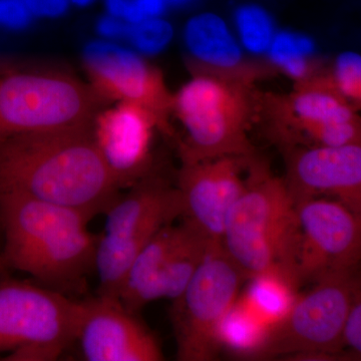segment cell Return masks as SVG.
<instances>
[{
  "mask_svg": "<svg viewBox=\"0 0 361 361\" xmlns=\"http://www.w3.org/2000/svg\"><path fill=\"white\" fill-rule=\"evenodd\" d=\"M128 194L118 196L106 210L99 235L94 269L99 277L97 295L118 298L126 275L137 254L164 226L182 217L177 188L159 180H140Z\"/></svg>",
  "mask_w": 361,
  "mask_h": 361,
  "instance_id": "52a82bcc",
  "label": "cell"
},
{
  "mask_svg": "<svg viewBox=\"0 0 361 361\" xmlns=\"http://www.w3.org/2000/svg\"><path fill=\"white\" fill-rule=\"evenodd\" d=\"M251 157L226 156L183 163L177 189L182 218L222 243L226 221L246 188L242 178Z\"/></svg>",
  "mask_w": 361,
  "mask_h": 361,
  "instance_id": "7c38bea8",
  "label": "cell"
},
{
  "mask_svg": "<svg viewBox=\"0 0 361 361\" xmlns=\"http://www.w3.org/2000/svg\"><path fill=\"white\" fill-rule=\"evenodd\" d=\"M254 87L193 73L174 94L173 114L185 130L183 163L219 157H252L249 130L258 115Z\"/></svg>",
  "mask_w": 361,
  "mask_h": 361,
  "instance_id": "277c9868",
  "label": "cell"
},
{
  "mask_svg": "<svg viewBox=\"0 0 361 361\" xmlns=\"http://www.w3.org/2000/svg\"><path fill=\"white\" fill-rule=\"evenodd\" d=\"M155 129L160 130L155 116L132 104L120 103L94 118L97 147L123 188L144 179Z\"/></svg>",
  "mask_w": 361,
  "mask_h": 361,
  "instance_id": "2e32d148",
  "label": "cell"
},
{
  "mask_svg": "<svg viewBox=\"0 0 361 361\" xmlns=\"http://www.w3.org/2000/svg\"><path fill=\"white\" fill-rule=\"evenodd\" d=\"M166 0H128L123 20L129 23L159 18L165 9Z\"/></svg>",
  "mask_w": 361,
  "mask_h": 361,
  "instance_id": "d4e9b609",
  "label": "cell"
},
{
  "mask_svg": "<svg viewBox=\"0 0 361 361\" xmlns=\"http://www.w3.org/2000/svg\"><path fill=\"white\" fill-rule=\"evenodd\" d=\"M0 231H1V225H0Z\"/></svg>",
  "mask_w": 361,
  "mask_h": 361,
  "instance_id": "1f68e13d",
  "label": "cell"
},
{
  "mask_svg": "<svg viewBox=\"0 0 361 361\" xmlns=\"http://www.w3.org/2000/svg\"><path fill=\"white\" fill-rule=\"evenodd\" d=\"M122 185L92 126L20 135L0 146V190L89 216L106 213Z\"/></svg>",
  "mask_w": 361,
  "mask_h": 361,
  "instance_id": "6da1fadb",
  "label": "cell"
},
{
  "mask_svg": "<svg viewBox=\"0 0 361 361\" xmlns=\"http://www.w3.org/2000/svg\"><path fill=\"white\" fill-rule=\"evenodd\" d=\"M356 269L329 273L315 281L307 293L298 295L288 316L271 329L257 358L330 360L343 356Z\"/></svg>",
  "mask_w": 361,
  "mask_h": 361,
  "instance_id": "ba28073f",
  "label": "cell"
},
{
  "mask_svg": "<svg viewBox=\"0 0 361 361\" xmlns=\"http://www.w3.org/2000/svg\"><path fill=\"white\" fill-rule=\"evenodd\" d=\"M173 35L172 25L168 21L156 18L133 25L130 23L126 39H129L137 51L155 54L168 47Z\"/></svg>",
  "mask_w": 361,
  "mask_h": 361,
  "instance_id": "7402d4cb",
  "label": "cell"
},
{
  "mask_svg": "<svg viewBox=\"0 0 361 361\" xmlns=\"http://www.w3.org/2000/svg\"><path fill=\"white\" fill-rule=\"evenodd\" d=\"M299 237L296 280L315 282L336 271L361 265V219L334 199L317 197L296 204Z\"/></svg>",
  "mask_w": 361,
  "mask_h": 361,
  "instance_id": "30bf717a",
  "label": "cell"
},
{
  "mask_svg": "<svg viewBox=\"0 0 361 361\" xmlns=\"http://www.w3.org/2000/svg\"><path fill=\"white\" fill-rule=\"evenodd\" d=\"M23 0H0V23L13 28L25 27L30 20Z\"/></svg>",
  "mask_w": 361,
  "mask_h": 361,
  "instance_id": "484cf974",
  "label": "cell"
},
{
  "mask_svg": "<svg viewBox=\"0 0 361 361\" xmlns=\"http://www.w3.org/2000/svg\"><path fill=\"white\" fill-rule=\"evenodd\" d=\"M87 361H161L156 336L118 299L97 295L84 301L77 339Z\"/></svg>",
  "mask_w": 361,
  "mask_h": 361,
  "instance_id": "4fadbf2b",
  "label": "cell"
},
{
  "mask_svg": "<svg viewBox=\"0 0 361 361\" xmlns=\"http://www.w3.org/2000/svg\"><path fill=\"white\" fill-rule=\"evenodd\" d=\"M245 279L222 243L213 242L185 290L172 300L178 360L209 361L217 356L218 327Z\"/></svg>",
  "mask_w": 361,
  "mask_h": 361,
  "instance_id": "9c48e42d",
  "label": "cell"
},
{
  "mask_svg": "<svg viewBox=\"0 0 361 361\" xmlns=\"http://www.w3.org/2000/svg\"><path fill=\"white\" fill-rule=\"evenodd\" d=\"M170 2H173V4H183V2L187 1V0H169Z\"/></svg>",
  "mask_w": 361,
  "mask_h": 361,
  "instance_id": "4dcf8cb0",
  "label": "cell"
},
{
  "mask_svg": "<svg viewBox=\"0 0 361 361\" xmlns=\"http://www.w3.org/2000/svg\"><path fill=\"white\" fill-rule=\"evenodd\" d=\"M30 11L37 16H59L66 11L68 0H23Z\"/></svg>",
  "mask_w": 361,
  "mask_h": 361,
  "instance_id": "4316f807",
  "label": "cell"
},
{
  "mask_svg": "<svg viewBox=\"0 0 361 361\" xmlns=\"http://www.w3.org/2000/svg\"><path fill=\"white\" fill-rule=\"evenodd\" d=\"M295 283L281 273L268 271L249 278V284L240 297L271 329L288 316L298 294Z\"/></svg>",
  "mask_w": 361,
  "mask_h": 361,
  "instance_id": "ac0fdd59",
  "label": "cell"
},
{
  "mask_svg": "<svg viewBox=\"0 0 361 361\" xmlns=\"http://www.w3.org/2000/svg\"><path fill=\"white\" fill-rule=\"evenodd\" d=\"M285 182L296 204L325 197L348 207L361 219V142L294 149Z\"/></svg>",
  "mask_w": 361,
  "mask_h": 361,
  "instance_id": "5bb4252c",
  "label": "cell"
},
{
  "mask_svg": "<svg viewBox=\"0 0 361 361\" xmlns=\"http://www.w3.org/2000/svg\"><path fill=\"white\" fill-rule=\"evenodd\" d=\"M246 188L226 221L222 245L247 279L274 271L296 280L297 206L285 180L251 164Z\"/></svg>",
  "mask_w": 361,
  "mask_h": 361,
  "instance_id": "3957f363",
  "label": "cell"
},
{
  "mask_svg": "<svg viewBox=\"0 0 361 361\" xmlns=\"http://www.w3.org/2000/svg\"><path fill=\"white\" fill-rule=\"evenodd\" d=\"M315 47L306 35L292 32H277L268 51V61L294 82L310 80L322 71L314 59Z\"/></svg>",
  "mask_w": 361,
  "mask_h": 361,
  "instance_id": "ffe728a7",
  "label": "cell"
},
{
  "mask_svg": "<svg viewBox=\"0 0 361 361\" xmlns=\"http://www.w3.org/2000/svg\"><path fill=\"white\" fill-rule=\"evenodd\" d=\"M271 329L238 297L226 312L218 327L220 349L235 355L258 357L269 338Z\"/></svg>",
  "mask_w": 361,
  "mask_h": 361,
  "instance_id": "d6986e66",
  "label": "cell"
},
{
  "mask_svg": "<svg viewBox=\"0 0 361 361\" xmlns=\"http://www.w3.org/2000/svg\"><path fill=\"white\" fill-rule=\"evenodd\" d=\"M129 26L130 23L127 21L111 16H106L99 21L97 25V30L108 39H120V37H127Z\"/></svg>",
  "mask_w": 361,
  "mask_h": 361,
  "instance_id": "83f0119b",
  "label": "cell"
},
{
  "mask_svg": "<svg viewBox=\"0 0 361 361\" xmlns=\"http://www.w3.org/2000/svg\"><path fill=\"white\" fill-rule=\"evenodd\" d=\"M84 301L30 281L0 280V353L6 361L56 360L77 339Z\"/></svg>",
  "mask_w": 361,
  "mask_h": 361,
  "instance_id": "8992f818",
  "label": "cell"
},
{
  "mask_svg": "<svg viewBox=\"0 0 361 361\" xmlns=\"http://www.w3.org/2000/svg\"><path fill=\"white\" fill-rule=\"evenodd\" d=\"M235 20L242 47L255 56L267 54L277 33L267 11L262 7L248 4L238 8Z\"/></svg>",
  "mask_w": 361,
  "mask_h": 361,
  "instance_id": "44dd1931",
  "label": "cell"
},
{
  "mask_svg": "<svg viewBox=\"0 0 361 361\" xmlns=\"http://www.w3.org/2000/svg\"><path fill=\"white\" fill-rule=\"evenodd\" d=\"M127 1L128 0H106V6H108L111 16L123 20V11H125L126 6H127Z\"/></svg>",
  "mask_w": 361,
  "mask_h": 361,
  "instance_id": "f1b7e54d",
  "label": "cell"
},
{
  "mask_svg": "<svg viewBox=\"0 0 361 361\" xmlns=\"http://www.w3.org/2000/svg\"><path fill=\"white\" fill-rule=\"evenodd\" d=\"M184 40L192 75L201 73L254 87L278 73L269 61L247 58L240 42L217 14L202 13L191 18Z\"/></svg>",
  "mask_w": 361,
  "mask_h": 361,
  "instance_id": "9a60e30c",
  "label": "cell"
},
{
  "mask_svg": "<svg viewBox=\"0 0 361 361\" xmlns=\"http://www.w3.org/2000/svg\"><path fill=\"white\" fill-rule=\"evenodd\" d=\"M361 360V270L356 269L355 290L343 334V350Z\"/></svg>",
  "mask_w": 361,
  "mask_h": 361,
  "instance_id": "cb8c5ba5",
  "label": "cell"
},
{
  "mask_svg": "<svg viewBox=\"0 0 361 361\" xmlns=\"http://www.w3.org/2000/svg\"><path fill=\"white\" fill-rule=\"evenodd\" d=\"M85 66L99 99L141 106L155 116L159 128L171 134L174 94L163 75L137 54L106 42L85 47Z\"/></svg>",
  "mask_w": 361,
  "mask_h": 361,
  "instance_id": "8fae6325",
  "label": "cell"
},
{
  "mask_svg": "<svg viewBox=\"0 0 361 361\" xmlns=\"http://www.w3.org/2000/svg\"><path fill=\"white\" fill-rule=\"evenodd\" d=\"M99 99L66 73L0 61V146L20 135L89 127Z\"/></svg>",
  "mask_w": 361,
  "mask_h": 361,
  "instance_id": "5b68a950",
  "label": "cell"
},
{
  "mask_svg": "<svg viewBox=\"0 0 361 361\" xmlns=\"http://www.w3.org/2000/svg\"><path fill=\"white\" fill-rule=\"evenodd\" d=\"M71 1H73V4H78V6H85L90 4V2L94 1V0H71Z\"/></svg>",
  "mask_w": 361,
  "mask_h": 361,
  "instance_id": "f546056e",
  "label": "cell"
},
{
  "mask_svg": "<svg viewBox=\"0 0 361 361\" xmlns=\"http://www.w3.org/2000/svg\"><path fill=\"white\" fill-rule=\"evenodd\" d=\"M175 230L173 223L161 228L128 271L118 299L132 312L137 313L147 304L161 298V277Z\"/></svg>",
  "mask_w": 361,
  "mask_h": 361,
  "instance_id": "e0dca14e",
  "label": "cell"
},
{
  "mask_svg": "<svg viewBox=\"0 0 361 361\" xmlns=\"http://www.w3.org/2000/svg\"><path fill=\"white\" fill-rule=\"evenodd\" d=\"M90 220L78 211L0 190V270L25 273L61 293L78 288L94 266L99 235L87 228Z\"/></svg>",
  "mask_w": 361,
  "mask_h": 361,
  "instance_id": "7a4b0ae2",
  "label": "cell"
},
{
  "mask_svg": "<svg viewBox=\"0 0 361 361\" xmlns=\"http://www.w3.org/2000/svg\"><path fill=\"white\" fill-rule=\"evenodd\" d=\"M339 92L356 110L361 109V54L346 51L336 59L329 70Z\"/></svg>",
  "mask_w": 361,
  "mask_h": 361,
  "instance_id": "603a6c76",
  "label": "cell"
}]
</instances>
